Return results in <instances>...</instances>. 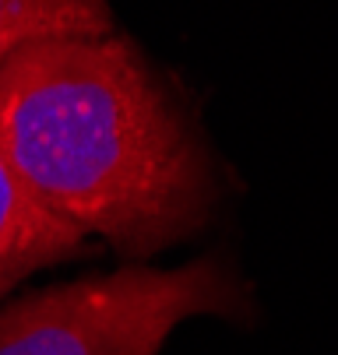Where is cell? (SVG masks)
I'll return each mask as SVG.
<instances>
[{
    "mask_svg": "<svg viewBox=\"0 0 338 355\" xmlns=\"http://www.w3.org/2000/svg\"><path fill=\"white\" fill-rule=\"evenodd\" d=\"M0 155L50 215L124 253L183 239L215 197L194 130L113 32L32 42L0 64Z\"/></svg>",
    "mask_w": 338,
    "mask_h": 355,
    "instance_id": "1",
    "label": "cell"
},
{
    "mask_svg": "<svg viewBox=\"0 0 338 355\" xmlns=\"http://www.w3.org/2000/svg\"><path fill=\"white\" fill-rule=\"evenodd\" d=\"M244 288L215 261L124 268L15 299L0 310V355H159L190 317H233Z\"/></svg>",
    "mask_w": 338,
    "mask_h": 355,
    "instance_id": "2",
    "label": "cell"
},
{
    "mask_svg": "<svg viewBox=\"0 0 338 355\" xmlns=\"http://www.w3.org/2000/svg\"><path fill=\"white\" fill-rule=\"evenodd\" d=\"M85 236L50 215L0 155V302L28 275L78 253Z\"/></svg>",
    "mask_w": 338,
    "mask_h": 355,
    "instance_id": "3",
    "label": "cell"
},
{
    "mask_svg": "<svg viewBox=\"0 0 338 355\" xmlns=\"http://www.w3.org/2000/svg\"><path fill=\"white\" fill-rule=\"evenodd\" d=\"M113 32L106 0H0V64L46 39H95Z\"/></svg>",
    "mask_w": 338,
    "mask_h": 355,
    "instance_id": "4",
    "label": "cell"
}]
</instances>
